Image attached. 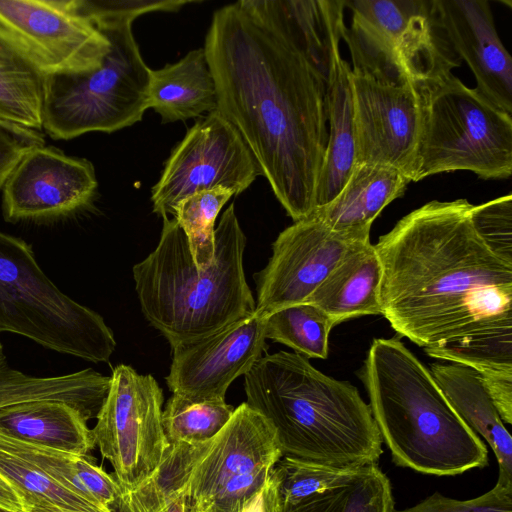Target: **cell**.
<instances>
[{"label": "cell", "mask_w": 512, "mask_h": 512, "mask_svg": "<svg viewBox=\"0 0 512 512\" xmlns=\"http://www.w3.org/2000/svg\"><path fill=\"white\" fill-rule=\"evenodd\" d=\"M204 50L217 110L238 130L295 221L316 208L328 142V89L340 44L279 31L238 2L217 9Z\"/></svg>", "instance_id": "6da1fadb"}, {"label": "cell", "mask_w": 512, "mask_h": 512, "mask_svg": "<svg viewBox=\"0 0 512 512\" xmlns=\"http://www.w3.org/2000/svg\"><path fill=\"white\" fill-rule=\"evenodd\" d=\"M472 206L430 201L374 245L381 316L420 347L512 329V265L478 237Z\"/></svg>", "instance_id": "7a4b0ae2"}, {"label": "cell", "mask_w": 512, "mask_h": 512, "mask_svg": "<svg viewBox=\"0 0 512 512\" xmlns=\"http://www.w3.org/2000/svg\"><path fill=\"white\" fill-rule=\"evenodd\" d=\"M246 403L275 429L283 455L334 466L376 465L382 438L357 388L295 352L262 356L244 375Z\"/></svg>", "instance_id": "3957f363"}, {"label": "cell", "mask_w": 512, "mask_h": 512, "mask_svg": "<svg viewBox=\"0 0 512 512\" xmlns=\"http://www.w3.org/2000/svg\"><path fill=\"white\" fill-rule=\"evenodd\" d=\"M245 245L231 203L215 229L213 262L199 270L175 218H163L157 247L132 272L145 318L171 347L254 314L243 267Z\"/></svg>", "instance_id": "277c9868"}, {"label": "cell", "mask_w": 512, "mask_h": 512, "mask_svg": "<svg viewBox=\"0 0 512 512\" xmlns=\"http://www.w3.org/2000/svg\"><path fill=\"white\" fill-rule=\"evenodd\" d=\"M360 377L394 464L437 476L488 465L486 445L451 406L430 370L401 341L374 339Z\"/></svg>", "instance_id": "5b68a950"}, {"label": "cell", "mask_w": 512, "mask_h": 512, "mask_svg": "<svg viewBox=\"0 0 512 512\" xmlns=\"http://www.w3.org/2000/svg\"><path fill=\"white\" fill-rule=\"evenodd\" d=\"M89 19L108 37L110 50L94 70L46 75L43 129L54 140L118 131L141 121L149 108L151 69L132 33L133 19Z\"/></svg>", "instance_id": "8992f818"}, {"label": "cell", "mask_w": 512, "mask_h": 512, "mask_svg": "<svg viewBox=\"0 0 512 512\" xmlns=\"http://www.w3.org/2000/svg\"><path fill=\"white\" fill-rule=\"evenodd\" d=\"M52 351L100 363L116 348L103 317L61 291L24 239L0 231V333Z\"/></svg>", "instance_id": "52a82bcc"}, {"label": "cell", "mask_w": 512, "mask_h": 512, "mask_svg": "<svg viewBox=\"0 0 512 512\" xmlns=\"http://www.w3.org/2000/svg\"><path fill=\"white\" fill-rule=\"evenodd\" d=\"M420 91L422 127L412 181L458 170L486 180L511 176V114L452 73Z\"/></svg>", "instance_id": "ba28073f"}, {"label": "cell", "mask_w": 512, "mask_h": 512, "mask_svg": "<svg viewBox=\"0 0 512 512\" xmlns=\"http://www.w3.org/2000/svg\"><path fill=\"white\" fill-rule=\"evenodd\" d=\"M345 6L352 22L342 40L352 70L388 82L424 84L457 66L435 0H345Z\"/></svg>", "instance_id": "9c48e42d"}, {"label": "cell", "mask_w": 512, "mask_h": 512, "mask_svg": "<svg viewBox=\"0 0 512 512\" xmlns=\"http://www.w3.org/2000/svg\"><path fill=\"white\" fill-rule=\"evenodd\" d=\"M162 406V389L152 375L138 374L124 364L113 370L92 433L122 493L134 490L153 473L169 445Z\"/></svg>", "instance_id": "30bf717a"}, {"label": "cell", "mask_w": 512, "mask_h": 512, "mask_svg": "<svg viewBox=\"0 0 512 512\" xmlns=\"http://www.w3.org/2000/svg\"><path fill=\"white\" fill-rule=\"evenodd\" d=\"M261 175L238 130L216 109L198 120L172 149L153 186V212L174 215L183 199L215 188L239 195Z\"/></svg>", "instance_id": "8fae6325"}, {"label": "cell", "mask_w": 512, "mask_h": 512, "mask_svg": "<svg viewBox=\"0 0 512 512\" xmlns=\"http://www.w3.org/2000/svg\"><path fill=\"white\" fill-rule=\"evenodd\" d=\"M0 26L45 75L94 70L110 50L77 0H0Z\"/></svg>", "instance_id": "7c38bea8"}, {"label": "cell", "mask_w": 512, "mask_h": 512, "mask_svg": "<svg viewBox=\"0 0 512 512\" xmlns=\"http://www.w3.org/2000/svg\"><path fill=\"white\" fill-rule=\"evenodd\" d=\"M355 164H382L398 169L412 182L420 141L423 104L420 86L350 72Z\"/></svg>", "instance_id": "4fadbf2b"}, {"label": "cell", "mask_w": 512, "mask_h": 512, "mask_svg": "<svg viewBox=\"0 0 512 512\" xmlns=\"http://www.w3.org/2000/svg\"><path fill=\"white\" fill-rule=\"evenodd\" d=\"M356 242L329 229L314 214L295 221L272 244L268 264L254 275L255 314L306 302Z\"/></svg>", "instance_id": "5bb4252c"}, {"label": "cell", "mask_w": 512, "mask_h": 512, "mask_svg": "<svg viewBox=\"0 0 512 512\" xmlns=\"http://www.w3.org/2000/svg\"><path fill=\"white\" fill-rule=\"evenodd\" d=\"M98 187L93 164L36 144L18 161L2 187L6 222L53 220L88 206Z\"/></svg>", "instance_id": "9a60e30c"}, {"label": "cell", "mask_w": 512, "mask_h": 512, "mask_svg": "<svg viewBox=\"0 0 512 512\" xmlns=\"http://www.w3.org/2000/svg\"><path fill=\"white\" fill-rule=\"evenodd\" d=\"M267 344L264 318H240L172 349L166 383L172 394L194 402L224 401L230 384L263 356Z\"/></svg>", "instance_id": "2e32d148"}, {"label": "cell", "mask_w": 512, "mask_h": 512, "mask_svg": "<svg viewBox=\"0 0 512 512\" xmlns=\"http://www.w3.org/2000/svg\"><path fill=\"white\" fill-rule=\"evenodd\" d=\"M282 456L271 423L241 403L194 466L185 490L186 511L202 512L225 483L275 465Z\"/></svg>", "instance_id": "e0dca14e"}, {"label": "cell", "mask_w": 512, "mask_h": 512, "mask_svg": "<svg viewBox=\"0 0 512 512\" xmlns=\"http://www.w3.org/2000/svg\"><path fill=\"white\" fill-rule=\"evenodd\" d=\"M439 18L458 57L486 98L512 115V58L497 33L486 0H435Z\"/></svg>", "instance_id": "ac0fdd59"}, {"label": "cell", "mask_w": 512, "mask_h": 512, "mask_svg": "<svg viewBox=\"0 0 512 512\" xmlns=\"http://www.w3.org/2000/svg\"><path fill=\"white\" fill-rule=\"evenodd\" d=\"M411 180L396 168L355 164L336 197L311 214L329 229L356 242L370 241V229L380 212L401 197Z\"/></svg>", "instance_id": "d6986e66"}, {"label": "cell", "mask_w": 512, "mask_h": 512, "mask_svg": "<svg viewBox=\"0 0 512 512\" xmlns=\"http://www.w3.org/2000/svg\"><path fill=\"white\" fill-rule=\"evenodd\" d=\"M429 370L457 414L492 448L499 464L497 483L512 485V438L479 372L450 362L433 363Z\"/></svg>", "instance_id": "ffe728a7"}, {"label": "cell", "mask_w": 512, "mask_h": 512, "mask_svg": "<svg viewBox=\"0 0 512 512\" xmlns=\"http://www.w3.org/2000/svg\"><path fill=\"white\" fill-rule=\"evenodd\" d=\"M382 269L370 241L357 243L341 259L306 302L336 323L366 315H381L379 290Z\"/></svg>", "instance_id": "44dd1931"}, {"label": "cell", "mask_w": 512, "mask_h": 512, "mask_svg": "<svg viewBox=\"0 0 512 512\" xmlns=\"http://www.w3.org/2000/svg\"><path fill=\"white\" fill-rule=\"evenodd\" d=\"M88 420L60 400L19 402L0 408V430L21 441L76 455L95 449Z\"/></svg>", "instance_id": "7402d4cb"}, {"label": "cell", "mask_w": 512, "mask_h": 512, "mask_svg": "<svg viewBox=\"0 0 512 512\" xmlns=\"http://www.w3.org/2000/svg\"><path fill=\"white\" fill-rule=\"evenodd\" d=\"M148 107L160 115L162 123L201 117L217 109L215 81L204 48L150 70Z\"/></svg>", "instance_id": "603a6c76"}, {"label": "cell", "mask_w": 512, "mask_h": 512, "mask_svg": "<svg viewBox=\"0 0 512 512\" xmlns=\"http://www.w3.org/2000/svg\"><path fill=\"white\" fill-rule=\"evenodd\" d=\"M110 377L92 368L57 376H34L14 368L0 343V408L34 400H60L96 419L109 391Z\"/></svg>", "instance_id": "cb8c5ba5"}, {"label": "cell", "mask_w": 512, "mask_h": 512, "mask_svg": "<svg viewBox=\"0 0 512 512\" xmlns=\"http://www.w3.org/2000/svg\"><path fill=\"white\" fill-rule=\"evenodd\" d=\"M350 72V64L340 57L333 69L328 89V142L318 179L316 208L336 197L355 166Z\"/></svg>", "instance_id": "d4e9b609"}, {"label": "cell", "mask_w": 512, "mask_h": 512, "mask_svg": "<svg viewBox=\"0 0 512 512\" xmlns=\"http://www.w3.org/2000/svg\"><path fill=\"white\" fill-rule=\"evenodd\" d=\"M45 84L46 75L0 26V124L42 130Z\"/></svg>", "instance_id": "484cf974"}, {"label": "cell", "mask_w": 512, "mask_h": 512, "mask_svg": "<svg viewBox=\"0 0 512 512\" xmlns=\"http://www.w3.org/2000/svg\"><path fill=\"white\" fill-rule=\"evenodd\" d=\"M366 466H334L283 455L263 487L266 512H289L317 494L347 484Z\"/></svg>", "instance_id": "4316f807"}, {"label": "cell", "mask_w": 512, "mask_h": 512, "mask_svg": "<svg viewBox=\"0 0 512 512\" xmlns=\"http://www.w3.org/2000/svg\"><path fill=\"white\" fill-rule=\"evenodd\" d=\"M15 439L24 454L55 482L91 502L115 510L121 488L113 474L97 465L90 455H76Z\"/></svg>", "instance_id": "83f0119b"}, {"label": "cell", "mask_w": 512, "mask_h": 512, "mask_svg": "<svg viewBox=\"0 0 512 512\" xmlns=\"http://www.w3.org/2000/svg\"><path fill=\"white\" fill-rule=\"evenodd\" d=\"M211 440L199 444L169 443L153 473L134 490L122 493L115 511L166 512L177 497L185 494L192 470Z\"/></svg>", "instance_id": "f1b7e54d"}, {"label": "cell", "mask_w": 512, "mask_h": 512, "mask_svg": "<svg viewBox=\"0 0 512 512\" xmlns=\"http://www.w3.org/2000/svg\"><path fill=\"white\" fill-rule=\"evenodd\" d=\"M0 475L17 490L28 508L43 505L89 512L110 509L91 502L55 482L24 454L14 437L1 430Z\"/></svg>", "instance_id": "f546056e"}, {"label": "cell", "mask_w": 512, "mask_h": 512, "mask_svg": "<svg viewBox=\"0 0 512 512\" xmlns=\"http://www.w3.org/2000/svg\"><path fill=\"white\" fill-rule=\"evenodd\" d=\"M334 320L317 306L302 302L280 308L264 318V336L292 348L307 359H326Z\"/></svg>", "instance_id": "4dcf8cb0"}, {"label": "cell", "mask_w": 512, "mask_h": 512, "mask_svg": "<svg viewBox=\"0 0 512 512\" xmlns=\"http://www.w3.org/2000/svg\"><path fill=\"white\" fill-rule=\"evenodd\" d=\"M392 488L378 465L353 481L317 494L289 512H391Z\"/></svg>", "instance_id": "1f68e13d"}, {"label": "cell", "mask_w": 512, "mask_h": 512, "mask_svg": "<svg viewBox=\"0 0 512 512\" xmlns=\"http://www.w3.org/2000/svg\"><path fill=\"white\" fill-rule=\"evenodd\" d=\"M233 412L225 400L194 402L172 394L162 413L164 433L169 443H205L221 431Z\"/></svg>", "instance_id": "d6a6232c"}, {"label": "cell", "mask_w": 512, "mask_h": 512, "mask_svg": "<svg viewBox=\"0 0 512 512\" xmlns=\"http://www.w3.org/2000/svg\"><path fill=\"white\" fill-rule=\"evenodd\" d=\"M233 196L224 188L193 194L177 204L173 217L186 235L189 249L199 270L213 262L215 251V220L222 207Z\"/></svg>", "instance_id": "836d02e7"}, {"label": "cell", "mask_w": 512, "mask_h": 512, "mask_svg": "<svg viewBox=\"0 0 512 512\" xmlns=\"http://www.w3.org/2000/svg\"><path fill=\"white\" fill-rule=\"evenodd\" d=\"M423 349L430 357L470 367L479 374L512 371V329L469 335Z\"/></svg>", "instance_id": "e575fe53"}, {"label": "cell", "mask_w": 512, "mask_h": 512, "mask_svg": "<svg viewBox=\"0 0 512 512\" xmlns=\"http://www.w3.org/2000/svg\"><path fill=\"white\" fill-rule=\"evenodd\" d=\"M471 223L484 245L512 265V195L473 205Z\"/></svg>", "instance_id": "d590c367"}, {"label": "cell", "mask_w": 512, "mask_h": 512, "mask_svg": "<svg viewBox=\"0 0 512 512\" xmlns=\"http://www.w3.org/2000/svg\"><path fill=\"white\" fill-rule=\"evenodd\" d=\"M391 512H512V485L496 483L485 494L469 500H456L434 493L418 504Z\"/></svg>", "instance_id": "8d00e7d4"}, {"label": "cell", "mask_w": 512, "mask_h": 512, "mask_svg": "<svg viewBox=\"0 0 512 512\" xmlns=\"http://www.w3.org/2000/svg\"><path fill=\"white\" fill-rule=\"evenodd\" d=\"M274 465L237 476L225 483L202 512H241L245 504L265 485Z\"/></svg>", "instance_id": "74e56055"}, {"label": "cell", "mask_w": 512, "mask_h": 512, "mask_svg": "<svg viewBox=\"0 0 512 512\" xmlns=\"http://www.w3.org/2000/svg\"><path fill=\"white\" fill-rule=\"evenodd\" d=\"M44 143L40 132L0 124V189L25 152L33 145Z\"/></svg>", "instance_id": "f35d334b"}, {"label": "cell", "mask_w": 512, "mask_h": 512, "mask_svg": "<svg viewBox=\"0 0 512 512\" xmlns=\"http://www.w3.org/2000/svg\"><path fill=\"white\" fill-rule=\"evenodd\" d=\"M480 375L502 421L512 424V371H491Z\"/></svg>", "instance_id": "ab89813d"}, {"label": "cell", "mask_w": 512, "mask_h": 512, "mask_svg": "<svg viewBox=\"0 0 512 512\" xmlns=\"http://www.w3.org/2000/svg\"><path fill=\"white\" fill-rule=\"evenodd\" d=\"M0 508L10 512H28L25 501L17 490L0 475Z\"/></svg>", "instance_id": "60d3db41"}, {"label": "cell", "mask_w": 512, "mask_h": 512, "mask_svg": "<svg viewBox=\"0 0 512 512\" xmlns=\"http://www.w3.org/2000/svg\"><path fill=\"white\" fill-rule=\"evenodd\" d=\"M241 512H266L263 488L245 504Z\"/></svg>", "instance_id": "b9f144b4"}, {"label": "cell", "mask_w": 512, "mask_h": 512, "mask_svg": "<svg viewBox=\"0 0 512 512\" xmlns=\"http://www.w3.org/2000/svg\"><path fill=\"white\" fill-rule=\"evenodd\" d=\"M28 512H89V511H71L64 510L54 506H43V505H34L29 508ZM94 512H117L113 509H108L104 511H94Z\"/></svg>", "instance_id": "7bdbcfd3"}, {"label": "cell", "mask_w": 512, "mask_h": 512, "mask_svg": "<svg viewBox=\"0 0 512 512\" xmlns=\"http://www.w3.org/2000/svg\"><path fill=\"white\" fill-rule=\"evenodd\" d=\"M166 512H187L185 494L177 497L166 509Z\"/></svg>", "instance_id": "ee69618b"}, {"label": "cell", "mask_w": 512, "mask_h": 512, "mask_svg": "<svg viewBox=\"0 0 512 512\" xmlns=\"http://www.w3.org/2000/svg\"><path fill=\"white\" fill-rule=\"evenodd\" d=\"M0 512H10V511L0 508Z\"/></svg>", "instance_id": "f6af8a7d"}]
</instances>
